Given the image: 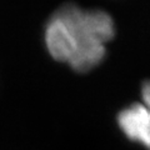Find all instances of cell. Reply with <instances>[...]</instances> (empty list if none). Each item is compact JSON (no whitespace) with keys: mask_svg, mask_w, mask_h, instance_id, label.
Masks as SVG:
<instances>
[{"mask_svg":"<svg viewBox=\"0 0 150 150\" xmlns=\"http://www.w3.org/2000/svg\"><path fill=\"white\" fill-rule=\"evenodd\" d=\"M114 31V20L105 10L67 3L49 19L45 44L53 58L85 71L101 62Z\"/></svg>","mask_w":150,"mask_h":150,"instance_id":"1","label":"cell"},{"mask_svg":"<svg viewBox=\"0 0 150 150\" xmlns=\"http://www.w3.org/2000/svg\"><path fill=\"white\" fill-rule=\"evenodd\" d=\"M118 124L130 140L150 150V108L144 103H133L118 114Z\"/></svg>","mask_w":150,"mask_h":150,"instance_id":"2","label":"cell"},{"mask_svg":"<svg viewBox=\"0 0 150 150\" xmlns=\"http://www.w3.org/2000/svg\"><path fill=\"white\" fill-rule=\"evenodd\" d=\"M142 96H143V103L146 106L150 108V80H146V81L143 83Z\"/></svg>","mask_w":150,"mask_h":150,"instance_id":"3","label":"cell"}]
</instances>
